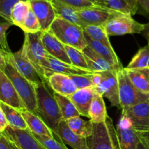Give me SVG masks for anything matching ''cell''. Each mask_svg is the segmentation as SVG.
<instances>
[{
	"label": "cell",
	"instance_id": "obj_1",
	"mask_svg": "<svg viewBox=\"0 0 149 149\" xmlns=\"http://www.w3.org/2000/svg\"><path fill=\"white\" fill-rule=\"evenodd\" d=\"M49 88L50 86L48 82L36 86V109L34 113L53 131L63 120V118L53 93H50Z\"/></svg>",
	"mask_w": 149,
	"mask_h": 149
},
{
	"label": "cell",
	"instance_id": "obj_2",
	"mask_svg": "<svg viewBox=\"0 0 149 149\" xmlns=\"http://www.w3.org/2000/svg\"><path fill=\"white\" fill-rule=\"evenodd\" d=\"M48 31L64 45L73 47L80 51L88 46L82 28L61 17H56Z\"/></svg>",
	"mask_w": 149,
	"mask_h": 149
},
{
	"label": "cell",
	"instance_id": "obj_3",
	"mask_svg": "<svg viewBox=\"0 0 149 149\" xmlns=\"http://www.w3.org/2000/svg\"><path fill=\"white\" fill-rule=\"evenodd\" d=\"M87 140L90 149H119L116 128L109 116L103 123H93V134Z\"/></svg>",
	"mask_w": 149,
	"mask_h": 149
},
{
	"label": "cell",
	"instance_id": "obj_4",
	"mask_svg": "<svg viewBox=\"0 0 149 149\" xmlns=\"http://www.w3.org/2000/svg\"><path fill=\"white\" fill-rule=\"evenodd\" d=\"M117 78L122 114L132 106L149 101V94L141 93L132 84L125 68L118 71Z\"/></svg>",
	"mask_w": 149,
	"mask_h": 149
},
{
	"label": "cell",
	"instance_id": "obj_5",
	"mask_svg": "<svg viewBox=\"0 0 149 149\" xmlns=\"http://www.w3.org/2000/svg\"><path fill=\"white\" fill-rule=\"evenodd\" d=\"M4 72L13 84L26 109L34 113L36 109V85L23 77L8 63Z\"/></svg>",
	"mask_w": 149,
	"mask_h": 149
},
{
	"label": "cell",
	"instance_id": "obj_6",
	"mask_svg": "<svg viewBox=\"0 0 149 149\" xmlns=\"http://www.w3.org/2000/svg\"><path fill=\"white\" fill-rule=\"evenodd\" d=\"M42 34V31L33 33H25L24 42L20 49L23 55L33 64L39 74L45 79L42 65L46 61L48 53L44 47Z\"/></svg>",
	"mask_w": 149,
	"mask_h": 149
},
{
	"label": "cell",
	"instance_id": "obj_7",
	"mask_svg": "<svg viewBox=\"0 0 149 149\" xmlns=\"http://www.w3.org/2000/svg\"><path fill=\"white\" fill-rule=\"evenodd\" d=\"M103 27L109 36H122L142 33L145 24L138 23L131 15L119 13L109 20Z\"/></svg>",
	"mask_w": 149,
	"mask_h": 149
},
{
	"label": "cell",
	"instance_id": "obj_8",
	"mask_svg": "<svg viewBox=\"0 0 149 149\" xmlns=\"http://www.w3.org/2000/svg\"><path fill=\"white\" fill-rule=\"evenodd\" d=\"M7 61L13 65L23 77L29 80L34 85L48 82L39 74L33 64L23 55L21 49L16 52H8L7 55Z\"/></svg>",
	"mask_w": 149,
	"mask_h": 149
},
{
	"label": "cell",
	"instance_id": "obj_9",
	"mask_svg": "<svg viewBox=\"0 0 149 149\" xmlns=\"http://www.w3.org/2000/svg\"><path fill=\"white\" fill-rule=\"evenodd\" d=\"M98 73L100 81L97 86L93 87L95 92L106 97L113 106L121 109L117 72L107 71Z\"/></svg>",
	"mask_w": 149,
	"mask_h": 149
},
{
	"label": "cell",
	"instance_id": "obj_10",
	"mask_svg": "<svg viewBox=\"0 0 149 149\" xmlns=\"http://www.w3.org/2000/svg\"><path fill=\"white\" fill-rule=\"evenodd\" d=\"M45 77L48 81V79L54 74H64V75H89L94 73L88 70L78 68L72 64L67 63L63 61H59L53 58L49 54L43 65H42Z\"/></svg>",
	"mask_w": 149,
	"mask_h": 149
},
{
	"label": "cell",
	"instance_id": "obj_11",
	"mask_svg": "<svg viewBox=\"0 0 149 149\" xmlns=\"http://www.w3.org/2000/svg\"><path fill=\"white\" fill-rule=\"evenodd\" d=\"M77 13L79 17L85 24L103 26L112 17L121 13L95 5L88 8L77 10Z\"/></svg>",
	"mask_w": 149,
	"mask_h": 149
},
{
	"label": "cell",
	"instance_id": "obj_12",
	"mask_svg": "<svg viewBox=\"0 0 149 149\" xmlns=\"http://www.w3.org/2000/svg\"><path fill=\"white\" fill-rule=\"evenodd\" d=\"M122 115L129 119L132 127L138 133L149 132V101L132 106Z\"/></svg>",
	"mask_w": 149,
	"mask_h": 149
},
{
	"label": "cell",
	"instance_id": "obj_13",
	"mask_svg": "<svg viewBox=\"0 0 149 149\" xmlns=\"http://www.w3.org/2000/svg\"><path fill=\"white\" fill-rule=\"evenodd\" d=\"M3 132L18 149H47L35 138L29 128L20 130L8 126Z\"/></svg>",
	"mask_w": 149,
	"mask_h": 149
},
{
	"label": "cell",
	"instance_id": "obj_14",
	"mask_svg": "<svg viewBox=\"0 0 149 149\" xmlns=\"http://www.w3.org/2000/svg\"><path fill=\"white\" fill-rule=\"evenodd\" d=\"M119 149H137L141 141L140 135L131 126L126 116L122 115L116 129Z\"/></svg>",
	"mask_w": 149,
	"mask_h": 149
},
{
	"label": "cell",
	"instance_id": "obj_15",
	"mask_svg": "<svg viewBox=\"0 0 149 149\" xmlns=\"http://www.w3.org/2000/svg\"><path fill=\"white\" fill-rule=\"evenodd\" d=\"M28 1L39 20L42 31H49L51 25L56 18L51 0H28Z\"/></svg>",
	"mask_w": 149,
	"mask_h": 149
},
{
	"label": "cell",
	"instance_id": "obj_16",
	"mask_svg": "<svg viewBox=\"0 0 149 149\" xmlns=\"http://www.w3.org/2000/svg\"><path fill=\"white\" fill-rule=\"evenodd\" d=\"M0 101L19 110L26 109L12 81L1 70H0Z\"/></svg>",
	"mask_w": 149,
	"mask_h": 149
},
{
	"label": "cell",
	"instance_id": "obj_17",
	"mask_svg": "<svg viewBox=\"0 0 149 149\" xmlns=\"http://www.w3.org/2000/svg\"><path fill=\"white\" fill-rule=\"evenodd\" d=\"M52 132L65 145L73 149H90L87 140L73 132L65 120L61 121Z\"/></svg>",
	"mask_w": 149,
	"mask_h": 149
},
{
	"label": "cell",
	"instance_id": "obj_18",
	"mask_svg": "<svg viewBox=\"0 0 149 149\" xmlns=\"http://www.w3.org/2000/svg\"><path fill=\"white\" fill-rule=\"evenodd\" d=\"M42 41L44 47L47 53L53 58L63 61L67 63H71L69 58L66 53L65 45L60 42L53 34L47 31H42Z\"/></svg>",
	"mask_w": 149,
	"mask_h": 149
},
{
	"label": "cell",
	"instance_id": "obj_19",
	"mask_svg": "<svg viewBox=\"0 0 149 149\" xmlns=\"http://www.w3.org/2000/svg\"><path fill=\"white\" fill-rule=\"evenodd\" d=\"M84 36H85V39L87 40V45L90 48H92L96 53L102 57L105 61H107L116 72H118L122 68H124L113 48L108 47L107 46L103 45L100 42L91 39L86 33H84Z\"/></svg>",
	"mask_w": 149,
	"mask_h": 149
},
{
	"label": "cell",
	"instance_id": "obj_20",
	"mask_svg": "<svg viewBox=\"0 0 149 149\" xmlns=\"http://www.w3.org/2000/svg\"><path fill=\"white\" fill-rule=\"evenodd\" d=\"M95 93V92L93 88L81 89L77 90L75 93L68 97L77 108L81 116L90 118L89 111Z\"/></svg>",
	"mask_w": 149,
	"mask_h": 149
},
{
	"label": "cell",
	"instance_id": "obj_21",
	"mask_svg": "<svg viewBox=\"0 0 149 149\" xmlns=\"http://www.w3.org/2000/svg\"><path fill=\"white\" fill-rule=\"evenodd\" d=\"M48 83L55 93L69 97L78 89L68 76L54 74L48 79Z\"/></svg>",
	"mask_w": 149,
	"mask_h": 149
},
{
	"label": "cell",
	"instance_id": "obj_22",
	"mask_svg": "<svg viewBox=\"0 0 149 149\" xmlns=\"http://www.w3.org/2000/svg\"><path fill=\"white\" fill-rule=\"evenodd\" d=\"M28 127L33 134L54 138V133L39 116L27 109L20 110Z\"/></svg>",
	"mask_w": 149,
	"mask_h": 149
},
{
	"label": "cell",
	"instance_id": "obj_23",
	"mask_svg": "<svg viewBox=\"0 0 149 149\" xmlns=\"http://www.w3.org/2000/svg\"><path fill=\"white\" fill-rule=\"evenodd\" d=\"M53 8L55 10L56 17H61L71 23L77 24L84 29L87 25L85 24L77 15V10L74 7L64 4L59 0H51Z\"/></svg>",
	"mask_w": 149,
	"mask_h": 149
},
{
	"label": "cell",
	"instance_id": "obj_24",
	"mask_svg": "<svg viewBox=\"0 0 149 149\" xmlns=\"http://www.w3.org/2000/svg\"><path fill=\"white\" fill-rule=\"evenodd\" d=\"M125 69L132 84L141 93L149 94V68Z\"/></svg>",
	"mask_w": 149,
	"mask_h": 149
},
{
	"label": "cell",
	"instance_id": "obj_25",
	"mask_svg": "<svg viewBox=\"0 0 149 149\" xmlns=\"http://www.w3.org/2000/svg\"><path fill=\"white\" fill-rule=\"evenodd\" d=\"M89 116L90 120L95 124L103 123L106 122L108 114L103 95L95 93L93 101L90 105Z\"/></svg>",
	"mask_w": 149,
	"mask_h": 149
},
{
	"label": "cell",
	"instance_id": "obj_26",
	"mask_svg": "<svg viewBox=\"0 0 149 149\" xmlns=\"http://www.w3.org/2000/svg\"><path fill=\"white\" fill-rule=\"evenodd\" d=\"M0 106L4 113L9 126L20 130L28 129V125L19 109L0 101Z\"/></svg>",
	"mask_w": 149,
	"mask_h": 149
},
{
	"label": "cell",
	"instance_id": "obj_27",
	"mask_svg": "<svg viewBox=\"0 0 149 149\" xmlns=\"http://www.w3.org/2000/svg\"><path fill=\"white\" fill-rule=\"evenodd\" d=\"M103 7L132 15L138 9V0H104Z\"/></svg>",
	"mask_w": 149,
	"mask_h": 149
},
{
	"label": "cell",
	"instance_id": "obj_28",
	"mask_svg": "<svg viewBox=\"0 0 149 149\" xmlns=\"http://www.w3.org/2000/svg\"><path fill=\"white\" fill-rule=\"evenodd\" d=\"M65 122L73 132L82 138L87 139L93 134V122L91 120H84L79 116L71 118Z\"/></svg>",
	"mask_w": 149,
	"mask_h": 149
},
{
	"label": "cell",
	"instance_id": "obj_29",
	"mask_svg": "<svg viewBox=\"0 0 149 149\" xmlns=\"http://www.w3.org/2000/svg\"><path fill=\"white\" fill-rule=\"evenodd\" d=\"M53 95L60 108L63 120L66 121L71 118L81 116L77 111V108L68 97H65L55 92L53 93Z\"/></svg>",
	"mask_w": 149,
	"mask_h": 149
},
{
	"label": "cell",
	"instance_id": "obj_30",
	"mask_svg": "<svg viewBox=\"0 0 149 149\" xmlns=\"http://www.w3.org/2000/svg\"><path fill=\"white\" fill-rule=\"evenodd\" d=\"M30 9L31 5L29 1H20V0L18 2L16 3L11 13L12 23L21 29L25 17Z\"/></svg>",
	"mask_w": 149,
	"mask_h": 149
},
{
	"label": "cell",
	"instance_id": "obj_31",
	"mask_svg": "<svg viewBox=\"0 0 149 149\" xmlns=\"http://www.w3.org/2000/svg\"><path fill=\"white\" fill-rule=\"evenodd\" d=\"M84 33H87L91 39L100 42L109 48H113L109 40V36L105 30L104 27L101 26L87 25L83 29Z\"/></svg>",
	"mask_w": 149,
	"mask_h": 149
},
{
	"label": "cell",
	"instance_id": "obj_32",
	"mask_svg": "<svg viewBox=\"0 0 149 149\" xmlns=\"http://www.w3.org/2000/svg\"><path fill=\"white\" fill-rule=\"evenodd\" d=\"M149 68V44L141 48L132 58L127 68L137 69V68Z\"/></svg>",
	"mask_w": 149,
	"mask_h": 149
},
{
	"label": "cell",
	"instance_id": "obj_33",
	"mask_svg": "<svg viewBox=\"0 0 149 149\" xmlns=\"http://www.w3.org/2000/svg\"><path fill=\"white\" fill-rule=\"evenodd\" d=\"M64 47H65L67 55L71 61V63L73 65L90 71L82 51H80L73 47L68 46V45H65Z\"/></svg>",
	"mask_w": 149,
	"mask_h": 149
},
{
	"label": "cell",
	"instance_id": "obj_34",
	"mask_svg": "<svg viewBox=\"0 0 149 149\" xmlns=\"http://www.w3.org/2000/svg\"><path fill=\"white\" fill-rule=\"evenodd\" d=\"M21 29L24 31V33H33L42 31L39 20H38L36 15L34 14L31 8L30 9V10L25 17Z\"/></svg>",
	"mask_w": 149,
	"mask_h": 149
},
{
	"label": "cell",
	"instance_id": "obj_35",
	"mask_svg": "<svg viewBox=\"0 0 149 149\" xmlns=\"http://www.w3.org/2000/svg\"><path fill=\"white\" fill-rule=\"evenodd\" d=\"M82 52L85 56L88 57L89 58L93 60V61H94V62H95L99 66L101 67L102 69L103 70V71H114V69L112 68L111 65L107 61H105L102 57H100L98 54L96 53V52L89 46H87V47L84 48L82 50Z\"/></svg>",
	"mask_w": 149,
	"mask_h": 149
},
{
	"label": "cell",
	"instance_id": "obj_36",
	"mask_svg": "<svg viewBox=\"0 0 149 149\" xmlns=\"http://www.w3.org/2000/svg\"><path fill=\"white\" fill-rule=\"evenodd\" d=\"M78 90L95 87L93 74L89 75H70L68 76Z\"/></svg>",
	"mask_w": 149,
	"mask_h": 149
},
{
	"label": "cell",
	"instance_id": "obj_37",
	"mask_svg": "<svg viewBox=\"0 0 149 149\" xmlns=\"http://www.w3.org/2000/svg\"><path fill=\"white\" fill-rule=\"evenodd\" d=\"M33 135L47 149H68L59 138L58 140L55 138V135L54 138L44 136V135H38L35 134H33Z\"/></svg>",
	"mask_w": 149,
	"mask_h": 149
},
{
	"label": "cell",
	"instance_id": "obj_38",
	"mask_svg": "<svg viewBox=\"0 0 149 149\" xmlns=\"http://www.w3.org/2000/svg\"><path fill=\"white\" fill-rule=\"evenodd\" d=\"M20 0H0V17L12 23L11 13L13 7Z\"/></svg>",
	"mask_w": 149,
	"mask_h": 149
},
{
	"label": "cell",
	"instance_id": "obj_39",
	"mask_svg": "<svg viewBox=\"0 0 149 149\" xmlns=\"http://www.w3.org/2000/svg\"><path fill=\"white\" fill-rule=\"evenodd\" d=\"M13 23L8 21H0V46L1 49L7 52H11L7 40V31L13 26Z\"/></svg>",
	"mask_w": 149,
	"mask_h": 149
},
{
	"label": "cell",
	"instance_id": "obj_40",
	"mask_svg": "<svg viewBox=\"0 0 149 149\" xmlns=\"http://www.w3.org/2000/svg\"><path fill=\"white\" fill-rule=\"evenodd\" d=\"M64 4L74 7L76 10H81V9L88 8L93 7L96 4L89 0H59Z\"/></svg>",
	"mask_w": 149,
	"mask_h": 149
},
{
	"label": "cell",
	"instance_id": "obj_41",
	"mask_svg": "<svg viewBox=\"0 0 149 149\" xmlns=\"http://www.w3.org/2000/svg\"><path fill=\"white\" fill-rule=\"evenodd\" d=\"M0 149H18L14 143L4 133L0 132Z\"/></svg>",
	"mask_w": 149,
	"mask_h": 149
},
{
	"label": "cell",
	"instance_id": "obj_42",
	"mask_svg": "<svg viewBox=\"0 0 149 149\" xmlns=\"http://www.w3.org/2000/svg\"><path fill=\"white\" fill-rule=\"evenodd\" d=\"M9 126L8 122L6 119L4 113L0 106V132H3L6 130V128Z\"/></svg>",
	"mask_w": 149,
	"mask_h": 149
},
{
	"label": "cell",
	"instance_id": "obj_43",
	"mask_svg": "<svg viewBox=\"0 0 149 149\" xmlns=\"http://www.w3.org/2000/svg\"><path fill=\"white\" fill-rule=\"evenodd\" d=\"M138 6H141L144 11L149 14V0H138Z\"/></svg>",
	"mask_w": 149,
	"mask_h": 149
},
{
	"label": "cell",
	"instance_id": "obj_44",
	"mask_svg": "<svg viewBox=\"0 0 149 149\" xmlns=\"http://www.w3.org/2000/svg\"><path fill=\"white\" fill-rule=\"evenodd\" d=\"M140 138H141V141H140V142L138 143L137 149H149V146L148 144L144 141L143 139H142V138H141V136H140Z\"/></svg>",
	"mask_w": 149,
	"mask_h": 149
},
{
	"label": "cell",
	"instance_id": "obj_45",
	"mask_svg": "<svg viewBox=\"0 0 149 149\" xmlns=\"http://www.w3.org/2000/svg\"><path fill=\"white\" fill-rule=\"evenodd\" d=\"M139 135L141 138L143 139L144 141L149 146V132H145V133H139Z\"/></svg>",
	"mask_w": 149,
	"mask_h": 149
},
{
	"label": "cell",
	"instance_id": "obj_46",
	"mask_svg": "<svg viewBox=\"0 0 149 149\" xmlns=\"http://www.w3.org/2000/svg\"><path fill=\"white\" fill-rule=\"evenodd\" d=\"M142 33L146 36H147L149 34V23H147V24H145V28H144V30Z\"/></svg>",
	"mask_w": 149,
	"mask_h": 149
},
{
	"label": "cell",
	"instance_id": "obj_47",
	"mask_svg": "<svg viewBox=\"0 0 149 149\" xmlns=\"http://www.w3.org/2000/svg\"><path fill=\"white\" fill-rule=\"evenodd\" d=\"M97 5L100 6V7H103V3H104V0H94Z\"/></svg>",
	"mask_w": 149,
	"mask_h": 149
},
{
	"label": "cell",
	"instance_id": "obj_48",
	"mask_svg": "<svg viewBox=\"0 0 149 149\" xmlns=\"http://www.w3.org/2000/svg\"><path fill=\"white\" fill-rule=\"evenodd\" d=\"M89 1H92V2H93V3H94V4H96V5H97V4H96V3H95V1H94V0H89Z\"/></svg>",
	"mask_w": 149,
	"mask_h": 149
},
{
	"label": "cell",
	"instance_id": "obj_49",
	"mask_svg": "<svg viewBox=\"0 0 149 149\" xmlns=\"http://www.w3.org/2000/svg\"><path fill=\"white\" fill-rule=\"evenodd\" d=\"M146 37H147V39H148V44H149V34L146 36Z\"/></svg>",
	"mask_w": 149,
	"mask_h": 149
},
{
	"label": "cell",
	"instance_id": "obj_50",
	"mask_svg": "<svg viewBox=\"0 0 149 149\" xmlns=\"http://www.w3.org/2000/svg\"><path fill=\"white\" fill-rule=\"evenodd\" d=\"M20 1H28V0H20Z\"/></svg>",
	"mask_w": 149,
	"mask_h": 149
}]
</instances>
